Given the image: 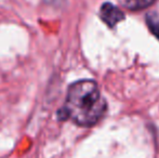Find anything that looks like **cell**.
<instances>
[{"instance_id":"cell-1","label":"cell","mask_w":159,"mask_h":158,"mask_svg":"<svg viewBox=\"0 0 159 158\" xmlns=\"http://www.w3.org/2000/svg\"><path fill=\"white\" fill-rule=\"evenodd\" d=\"M106 102L98 84L92 80H80L68 88L64 118H69L80 126H93L104 116Z\"/></svg>"},{"instance_id":"cell-2","label":"cell","mask_w":159,"mask_h":158,"mask_svg":"<svg viewBox=\"0 0 159 158\" xmlns=\"http://www.w3.org/2000/svg\"><path fill=\"white\" fill-rule=\"evenodd\" d=\"M100 16L102 21L109 27H114L125 19V14L122 13V11L111 4V2H105L101 7Z\"/></svg>"},{"instance_id":"cell-3","label":"cell","mask_w":159,"mask_h":158,"mask_svg":"<svg viewBox=\"0 0 159 158\" xmlns=\"http://www.w3.org/2000/svg\"><path fill=\"white\" fill-rule=\"evenodd\" d=\"M157 0H121L122 4L132 11H139L146 9L154 4Z\"/></svg>"},{"instance_id":"cell-4","label":"cell","mask_w":159,"mask_h":158,"mask_svg":"<svg viewBox=\"0 0 159 158\" xmlns=\"http://www.w3.org/2000/svg\"><path fill=\"white\" fill-rule=\"evenodd\" d=\"M146 22L151 32L159 39V16L154 14V13H151V14L147 15Z\"/></svg>"}]
</instances>
